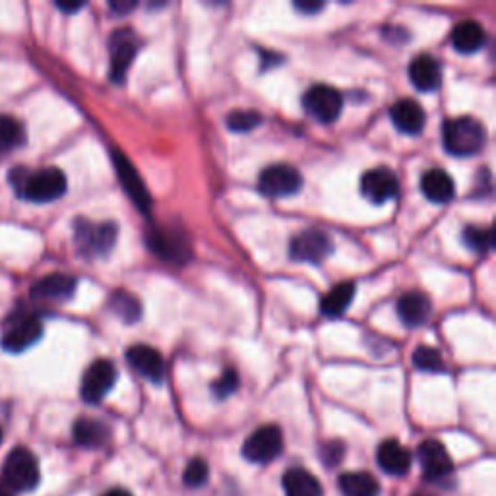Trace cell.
<instances>
[{
  "mask_svg": "<svg viewBox=\"0 0 496 496\" xmlns=\"http://www.w3.org/2000/svg\"><path fill=\"white\" fill-rule=\"evenodd\" d=\"M104 496H132L129 491H124V489H113L109 492H105Z\"/></svg>",
  "mask_w": 496,
  "mask_h": 496,
  "instance_id": "39",
  "label": "cell"
},
{
  "mask_svg": "<svg viewBox=\"0 0 496 496\" xmlns=\"http://www.w3.org/2000/svg\"><path fill=\"white\" fill-rule=\"evenodd\" d=\"M57 6L67 12V14H72V12H78L80 8H84V3H57Z\"/></svg>",
  "mask_w": 496,
  "mask_h": 496,
  "instance_id": "38",
  "label": "cell"
},
{
  "mask_svg": "<svg viewBox=\"0 0 496 496\" xmlns=\"http://www.w3.org/2000/svg\"><path fill=\"white\" fill-rule=\"evenodd\" d=\"M25 142V131L20 121L0 114V156L20 148Z\"/></svg>",
  "mask_w": 496,
  "mask_h": 496,
  "instance_id": "28",
  "label": "cell"
},
{
  "mask_svg": "<svg viewBox=\"0 0 496 496\" xmlns=\"http://www.w3.org/2000/svg\"><path fill=\"white\" fill-rule=\"evenodd\" d=\"M262 124V114L254 109H237L227 114V129L233 132H250Z\"/></svg>",
  "mask_w": 496,
  "mask_h": 496,
  "instance_id": "30",
  "label": "cell"
},
{
  "mask_svg": "<svg viewBox=\"0 0 496 496\" xmlns=\"http://www.w3.org/2000/svg\"><path fill=\"white\" fill-rule=\"evenodd\" d=\"M72 435L76 444H80L84 448H101L105 446L111 430L105 423L97 421V419H90V417H82L78 421L74 423Z\"/></svg>",
  "mask_w": 496,
  "mask_h": 496,
  "instance_id": "23",
  "label": "cell"
},
{
  "mask_svg": "<svg viewBox=\"0 0 496 496\" xmlns=\"http://www.w3.org/2000/svg\"><path fill=\"white\" fill-rule=\"evenodd\" d=\"M432 312L430 299L419 291H410L398 301V316L407 328L423 326Z\"/></svg>",
  "mask_w": 496,
  "mask_h": 496,
  "instance_id": "21",
  "label": "cell"
},
{
  "mask_svg": "<svg viewBox=\"0 0 496 496\" xmlns=\"http://www.w3.org/2000/svg\"><path fill=\"white\" fill-rule=\"evenodd\" d=\"M148 245L151 252L167 262H186L190 247L185 240L183 233L173 231L171 227H154L148 233Z\"/></svg>",
  "mask_w": 496,
  "mask_h": 496,
  "instance_id": "13",
  "label": "cell"
},
{
  "mask_svg": "<svg viewBox=\"0 0 496 496\" xmlns=\"http://www.w3.org/2000/svg\"><path fill=\"white\" fill-rule=\"evenodd\" d=\"M302 186V175L293 165L287 163H275L266 167L260 173L258 188L260 193L270 198H284L299 193Z\"/></svg>",
  "mask_w": 496,
  "mask_h": 496,
  "instance_id": "5",
  "label": "cell"
},
{
  "mask_svg": "<svg viewBox=\"0 0 496 496\" xmlns=\"http://www.w3.org/2000/svg\"><path fill=\"white\" fill-rule=\"evenodd\" d=\"M111 309L121 320L129 324H134L138 318L142 316V304H140V301L134 295L126 293V291H117V293L111 297Z\"/></svg>",
  "mask_w": 496,
  "mask_h": 496,
  "instance_id": "29",
  "label": "cell"
},
{
  "mask_svg": "<svg viewBox=\"0 0 496 496\" xmlns=\"http://www.w3.org/2000/svg\"><path fill=\"white\" fill-rule=\"evenodd\" d=\"M136 6H138V3H134V0H114V3H111V10L117 12L119 16L129 14V12L134 10Z\"/></svg>",
  "mask_w": 496,
  "mask_h": 496,
  "instance_id": "36",
  "label": "cell"
},
{
  "mask_svg": "<svg viewBox=\"0 0 496 496\" xmlns=\"http://www.w3.org/2000/svg\"><path fill=\"white\" fill-rule=\"evenodd\" d=\"M343 454H346V446H343V442H339V440L324 442L320 448L322 464L328 467H336L343 460Z\"/></svg>",
  "mask_w": 496,
  "mask_h": 496,
  "instance_id": "35",
  "label": "cell"
},
{
  "mask_svg": "<svg viewBox=\"0 0 496 496\" xmlns=\"http://www.w3.org/2000/svg\"><path fill=\"white\" fill-rule=\"evenodd\" d=\"M117 383V366L107 359H97L87 366L82 378V400L86 403H99Z\"/></svg>",
  "mask_w": 496,
  "mask_h": 496,
  "instance_id": "12",
  "label": "cell"
},
{
  "mask_svg": "<svg viewBox=\"0 0 496 496\" xmlns=\"http://www.w3.org/2000/svg\"><path fill=\"white\" fill-rule=\"evenodd\" d=\"M464 243L469 250H473L477 254H487L494 247V237L491 229L469 225L464 229Z\"/></svg>",
  "mask_w": 496,
  "mask_h": 496,
  "instance_id": "31",
  "label": "cell"
},
{
  "mask_svg": "<svg viewBox=\"0 0 496 496\" xmlns=\"http://www.w3.org/2000/svg\"><path fill=\"white\" fill-rule=\"evenodd\" d=\"M338 487L343 496H380V482L366 472H347L339 475Z\"/></svg>",
  "mask_w": 496,
  "mask_h": 496,
  "instance_id": "26",
  "label": "cell"
},
{
  "mask_svg": "<svg viewBox=\"0 0 496 496\" xmlns=\"http://www.w3.org/2000/svg\"><path fill=\"white\" fill-rule=\"evenodd\" d=\"M410 80L419 92H435L442 82L440 62L430 55H417L410 65Z\"/></svg>",
  "mask_w": 496,
  "mask_h": 496,
  "instance_id": "19",
  "label": "cell"
},
{
  "mask_svg": "<svg viewBox=\"0 0 496 496\" xmlns=\"http://www.w3.org/2000/svg\"><path fill=\"white\" fill-rule=\"evenodd\" d=\"M284 450L282 428L275 425H264L257 428L245 440L243 455L252 464H270Z\"/></svg>",
  "mask_w": 496,
  "mask_h": 496,
  "instance_id": "6",
  "label": "cell"
},
{
  "mask_svg": "<svg viewBox=\"0 0 496 496\" xmlns=\"http://www.w3.org/2000/svg\"><path fill=\"white\" fill-rule=\"evenodd\" d=\"M10 183L20 198L33 203L55 202L67 193V176L57 167H47L33 173L16 167L10 173Z\"/></svg>",
  "mask_w": 496,
  "mask_h": 496,
  "instance_id": "1",
  "label": "cell"
},
{
  "mask_svg": "<svg viewBox=\"0 0 496 496\" xmlns=\"http://www.w3.org/2000/svg\"><path fill=\"white\" fill-rule=\"evenodd\" d=\"M341 105H343L341 94L336 90V87L326 84H316L309 87L302 95L304 111L324 124L334 122L339 117Z\"/></svg>",
  "mask_w": 496,
  "mask_h": 496,
  "instance_id": "7",
  "label": "cell"
},
{
  "mask_svg": "<svg viewBox=\"0 0 496 496\" xmlns=\"http://www.w3.org/2000/svg\"><path fill=\"white\" fill-rule=\"evenodd\" d=\"M361 193L373 203H386L400 193V181L396 173L386 167H376L366 171L361 179Z\"/></svg>",
  "mask_w": 496,
  "mask_h": 496,
  "instance_id": "15",
  "label": "cell"
},
{
  "mask_svg": "<svg viewBox=\"0 0 496 496\" xmlns=\"http://www.w3.org/2000/svg\"><path fill=\"white\" fill-rule=\"evenodd\" d=\"M421 190L428 202L446 203L454 198L455 186L452 176L442 169H430L421 176Z\"/></svg>",
  "mask_w": 496,
  "mask_h": 496,
  "instance_id": "24",
  "label": "cell"
},
{
  "mask_svg": "<svg viewBox=\"0 0 496 496\" xmlns=\"http://www.w3.org/2000/svg\"><path fill=\"white\" fill-rule=\"evenodd\" d=\"M208 477H210V467H208V462L202 460V457H194V460L185 467V473H183L185 485L190 489H198L202 485H206Z\"/></svg>",
  "mask_w": 496,
  "mask_h": 496,
  "instance_id": "33",
  "label": "cell"
},
{
  "mask_svg": "<svg viewBox=\"0 0 496 496\" xmlns=\"http://www.w3.org/2000/svg\"><path fill=\"white\" fill-rule=\"evenodd\" d=\"M417 457L419 464H421L423 469V477L430 482H440L444 479H450L454 473V462L448 454V450L444 448V444L428 438L425 442L419 444L417 448Z\"/></svg>",
  "mask_w": 496,
  "mask_h": 496,
  "instance_id": "10",
  "label": "cell"
},
{
  "mask_svg": "<svg viewBox=\"0 0 496 496\" xmlns=\"http://www.w3.org/2000/svg\"><path fill=\"white\" fill-rule=\"evenodd\" d=\"M376 460H378L380 469L393 477L405 475L407 472H410L411 464H413V457H411L410 450L401 446V444L393 438L384 440L383 444H380L378 452H376Z\"/></svg>",
  "mask_w": 496,
  "mask_h": 496,
  "instance_id": "18",
  "label": "cell"
},
{
  "mask_svg": "<svg viewBox=\"0 0 496 496\" xmlns=\"http://www.w3.org/2000/svg\"><path fill=\"white\" fill-rule=\"evenodd\" d=\"M285 496H322V485L304 467H291L284 475Z\"/></svg>",
  "mask_w": 496,
  "mask_h": 496,
  "instance_id": "25",
  "label": "cell"
},
{
  "mask_svg": "<svg viewBox=\"0 0 496 496\" xmlns=\"http://www.w3.org/2000/svg\"><path fill=\"white\" fill-rule=\"evenodd\" d=\"M113 159H114V169H117L119 181L124 188V193L131 196V200L136 203L140 210L149 212V208H151L149 193H148V188L142 181V176H140V173L136 171V167L132 165V161L119 149H114Z\"/></svg>",
  "mask_w": 496,
  "mask_h": 496,
  "instance_id": "14",
  "label": "cell"
},
{
  "mask_svg": "<svg viewBox=\"0 0 496 496\" xmlns=\"http://www.w3.org/2000/svg\"><path fill=\"white\" fill-rule=\"evenodd\" d=\"M0 479L12 492H32L41 481L40 462L35 454L23 446L12 450L6 455Z\"/></svg>",
  "mask_w": 496,
  "mask_h": 496,
  "instance_id": "3",
  "label": "cell"
},
{
  "mask_svg": "<svg viewBox=\"0 0 496 496\" xmlns=\"http://www.w3.org/2000/svg\"><path fill=\"white\" fill-rule=\"evenodd\" d=\"M41 336L43 324L40 318L33 314H20L16 316V320H12L6 326L0 343H3V349H6L8 353H22L40 341Z\"/></svg>",
  "mask_w": 496,
  "mask_h": 496,
  "instance_id": "11",
  "label": "cell"
},
{
  "mask_svg": "<svg viewBox=\"0 0 496 496\" xmlns=\"http://www.w3.org/2000/svg\"><path fill=\"white\" fill-rule=\"evenodd\" d=\"M0 496H12V491L5 485L3 479H0Z\"/></svg>",
  "mask_w": 496,
  "mask_h": 496,
  "instance_id": "40",
  "label": "cell"
},
{
  "mask_svg": "<svg viewBox=\"0 0 496 496\" xmlns=\"http://www.w3.org/2000/svg\"><path fill=\"white\" fill-rule=\"evenodd\" d=\"M413 496H432V494H423V492H417V494H413Z\"/></svg>",
  "mask_w": 496,
  "mask_h": 496,
  "instance_id": "42",
  "label": "cell"
},
{
  "mask_svg": "<svg viewBox=\"0 0 496 496\" xmlns=\"http://www.w3.org/2000/svg\"><path fill=\"white\" fill-rule=\"evenodd\" d=\"M119 229L114 223H92L78 220L74 223L76 247L86 257H105L117 243Z\"/></svg>",
  "mask_w": 496,
  "mask_h": 496,
  "instance_id": "4",
  "label": "cell"
},
{
  "mask_svg": "<svg viewBox=\"0 0 496 496\" xmlns=\"http://www.w3.org/2000/svg\"><path fill=\"white\" fill-rule=\"evenodd\" d=\"M3 438H5V435H3V428H0V444H3Z\"/></svg>",
  "mask_w": 496,
  "mask_h": 496,
  "instance_id": "41",
  "label": "cell"
},
{
  "mask_svg": "<svg viewBox=\"0 0 496 496\" xmlns=\"http://www.w3.org/2000/svg\"><path fill=\"white\" fill-rule=\"evenodd\" d=\"M295 8L302 14H316V12H320L324 8V3H302V0H297Z\"/></svg>",
  "mask_w": 496,
  "mask_h": 496,
  "instance_id": "37",
  "label": "cell"
},
{
  "mask_svg": "<svg viewBox=\"0 0 496 496\" xmlns=\"http://www.w3.org/2000/svg\"><path fill=\"white\" fill-rule=\"evenodd\" d=\"M126 359H129L131 366L136 373L151 380V383L159 384L163 380L165 363H163V357L158 349L144 346V343H138V346H132V347H129V351H126Z\"/></svg>",
  "mask_w": 496,
  "mask_h": 496,
  "instance_id": "16",
  "label": "cell"
},
{
  "mask_svg": "<svg viewBox=\"0 0 496 496\" xmlns=\"http://www.w3.org/2000/svg\"><path fill=\"white\" fill-rule=\"evenodd\" d=\"M138 37L131 28L113 32L109 37V55H111V70L109 76L113 82L121 84L129 72L132 60L138 53Z\"/></svg>",
  "mask_w": 496,
  "mask_h": 496,
  "instance_id": "8",
  "label": "cell"
},
{
  "mask_svg": "<svg viewBox=\"0 0 496 496\" xmlns=\"http://www.w3.org/2000/svg\"><path fill=\"white\" fill-rule=\"evenodd\" d=\"M355 297V284L353 282H343L338 284L334 289H329L328 293L322 297L320 311L324 316L338 318L349 309Z\"/></svg>",
  "mask_w": 496,
  "mask_h": 496,
  "instance_id": "27",
  "label": "cell"
},
{
  "mask_svg": "<svg viewBox=\"0 0 496 496\" xmlns=\"http://www.w3.org/2000/svg\"><path fill=\"white\" fill-rule=\"evenodd\" d=\"M390 119L393 126L403 134H419L425 129L427 114L425 109L415 99H400L390 109Z\"/></svg>",
  "mask_w": 496,
  "mask_h": 496,
  "instance_id": "17",
  "label": "cell"
},
{
  "mask_svg": "<svg viewBox=\"0 0 496 496\" xmlns=\"http://www.w3.org/2000/svg\"><path fill=\"white\" fill-rule=\"evenodd\" d=\"M442 142L448 154L455 158L475 156L487 142L485 124L473 117L448 119L442 126Z\"/></svg>",
  "mask_w": 496,
  "mask_h": 496,
  "instance_id": "2",
  "label": "cell"
},
{
  "mask_svg": "<svg viewBox=\"0 0 496 496\" xmlns=\"http://www.w3.org/2000/svg\"><path fill=\"white\" fill-rule=\"evenodd\" d=\"M413 365L419 368V371H425V373H440L444 368L440 351L428 346H419L413 351Z\"/></svg>",
  "mask_w": 496,
  "mask_h": 496,
  "instance_id": "32",
  "label": "cell"
},
{
  "mask_svg": "<svg viewBox=\"0 0 496 496\" xmlns=\"http://www.w3.org/2000/svg\"><path fill=\"white\" fill-rule=\"evenodd\" d=\"M334 250V240L324 231H302L297 237L291 239V258L297 262H307V264H320L324 262L329 254Z\"/></svg>",
  "mask_w": 496,
  "mask_h": 496,
  "instance_id": "9",
  "label": "cell"
},
{
  "mask_svg": "<svg viewBox=\"0 0 496 496\" xmlns=\"http://www.w3.org/2000/svg\"><path fill=\"white\" fill-rule=\"evenodd\" d=\"M76 291V279L67 274H50L33 284L32 297L35 301H68Z\"/></svg>",
  "mask_w": 496,
  "mask_h": 496,
  "instance_id": "20",
  "label": "cell"
},
{
  "mask_svg": "<svg viewBox=\"0 0 496 496\" xmlns=\"http://www.w3.org/2000/svg\"><path fill=\"white\" fill-rule=\"evenodd\" d=\"M237 388H239V374H237V371H233V368H227L218 383H213V386H212L215 398H220V400H225L231 396V393L237 392Z\"/></svg>",
  "mask_w": 496,
  "mask_h": 496,
  "instance_id": "34",
  "label": "cell"
},
{
  "mask_svg": "<svg viewBox=\"0 0 496 496\" xmlns=\"http://www.w3.org/2000/svg\"><path fill=\"white\" fill-rule=\"evenodd\" d=\"M485 41H487L485 30H482V25L477 23L475 20L460 22L452 32V45L457 53H464V55L477 53V50L485 45Z\"/></svg>",
  "mask_w": 496,
  "mask_h": 496,
  "instance_id": "22",
  "label": "cell"
}]
</instances>
